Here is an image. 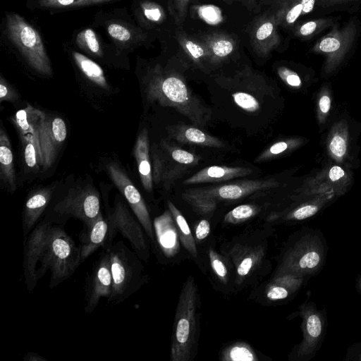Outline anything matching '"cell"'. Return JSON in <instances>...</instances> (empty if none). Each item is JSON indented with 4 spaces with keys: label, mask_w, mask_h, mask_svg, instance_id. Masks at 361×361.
Instances as JSON below:
<instances>
[{
    "label": "cell",
    "mask_w": 361,
    "mask_h": 361,
    "mask_svg": "<svg viewBox=\"0 0 361 361\" xmlns=\"http://www.w3.org/2000/svg\"><path fill=\"white\" fill-rule=\"evenodd\" d=\"M63 225L42 219L24 238L23 269L29 293L49 270V287L53 288L69 279L82 263L80 248Z\"/></svg>",
    "instance_id": "obj_1"
},
{
    "label": "cell",
    "mask_w": 361,
    "mask_h": 361,
    "mask_svg": "<svg viewBox=\"0 0 361 361\" xmlns=\"http://www.w3.org/2000/svg\"><path fill=\"white\" fill-rule=\"evenodd\" d=\"M328 245L318 228L304 226L290 235L280 255L274 274H291L309 279L323 269Z\"/></svg>",
    "instance_id": "obj_2"
},
{
    "label": "cell",
    "mask_w": 361,
    "mask_h": 361,
    "mask_svg": "<svg viewBox=\"0 0 361 361\" xmlns=\"http://www.w3.org/2000/svg\"><path fill=\"white\" fill-rule=\"evenodd\" d=\"M146 94L152 102L175 108L197 126L204 125L210 119L208 111L190 92L182 78L158 66L148 79Z\"/></svg>",
    "instance_id": "obj_3"
},
{
    "label": "cell",
    "mask_w": 361,
    "mask_h": 361,
    "mask_svg": "<svg viewBox=\"0 0 361 361\" xmlns=\"http://www.w3.org/2000/svg\"><path fill=\"white\" fill-rule=\"evenodd\" d=\"M198 290L194 277L184 282L176 309L171 335V361H191L198 341Z\"/></svg>",
    "instance_id": "obj_4"
},
{
    "label": "cell",
    "mask_w": 361,
    "mask_h": 361,
    "mask_svg": "<svg viewBox=\"0 0 361 361\" xmlns=\"http://www.w3.org/2000/svg\"><path fill=\"white\" fill-rule=\"evenodd\" d=\"M111 259L112 291L107 300L114 306L126 300L147 282L142 260L122 240L114 242L108 249Z\"/></svg>",
    "instance_id": "obj_5"
},
{
    "label": "cell",
    "mask_w": 361,
    "mask_h": 361,
    "mask_svg": "<svg viewBox=\"0 0 361 361\" xmlns=\"http://www.w3.org/2000/svg\"><path fill=\"white\" fill-rule=\"evenodd\" d=\"M102 212L99 194L90 185L73 186L63 196L51 201L44 219L55 224L64 225L70 218L87 225Z\"/></svg>",
    "instance_id": "obj_6"
},
{
    "label": "cell",
    "mask_w": 361,
    "mask_h": 361,
    "mask_svg": "<svg viewBox=\"0 0 361 361\" xmlns=\"http://www.w3.org/2000/svg\"><path fill=\"white\" fill-rule=\"evenodd\" d=\"M6 19L7 36L27 63L39 74L51 76V64L37 30L17 13H8Z\"/></svg>",
    "instance_id": "obj_7"
},
{
    "label": "cell",
    "mask_w": 361,
    "mask_h": 361,
    "mask_svg": "<svg viewBox=\"0 0 361 361\" xmlns=\"http://www.w3.org/2000/svg\"><path fill=\"white\" fill-rule=\"evenodd\" d=\"M109 224V235L104 248L109 249L114 243L118 233L130 244L140 258L147 262L150 256V240L144 228L128 204L120 196H116L112 208L106 212Z\"/></svg>",
    "instance_id": "obj_8"
},
{
    "label": "cell",
    "mask_w": 361,
    "mask_h": 361,
    "mask_svg": "<svg viewBox=\"0 0 361 361\" xmlns=\"http://www.w3.org/2000/svg\"><path fill=\"white\" fill-rule=\"evenodd\" d=\"M302 322L301 341L294 346L288 355L290 361H310L320 350L328 326L327 313L324 307L319 309L313 301L306 300L298 311Z\"/></svg>",
    "instance_id": "obj_9"
},
{
    "label": "cell",
    "mask_w": 361,
    "mask_h": 361,
    "mask_svg": "<svg viewBox=\"0 0 361 361\" xmlns=\"http://www.w3.org/2000/svg\"><path fill=\"white\" fill-rule=\"evenodd\" d=\"M356 35V23L350 20L341 27L334 25L314 44L311 51L322 54L325 58L324 74L329 75L340 66L350 51Z\"/></svg>",
    "instance_id": "obj_10"
},
{
    "label": "cell",
    "mask_w": 361,
    "mask_h": 361,
    "mask_svg": "<svg viewBox=\"0 0 361 361\" xmlns=\"http://www.w3.org/2000/svg\"><path fill=\"white\" fill-rule=\"evenodd\" d=\"M111 259L108 249H102L87 275L84 288V312L90 314L102 298L109 299L112 291Z\"/></svg>",
    "instance_id": "obj_11"
},
{
    "label": "cell",
    "mask_w": 361,
    "mask_h": 361,
    "mask_svg": "<svg viewBox=\"0 0 361 361\" xmlns=\"http://www.w3.org/2000/svg\"><path fill=\"white\" fill-rule=\"evenodd\" d=\"M106 169L111 180L124 196L129 207L144 228L151 243L154 242L153 221L151 219L147 205L137 188L116 162L106 165Z\"/></svg>",
    "instance_id": "obj_12"
},
{
    "label": "cell",
    "mask_w": 361,
    "mask_h": 361,
    "mask_svg": "<svg viewBox=\"0 0 361 361\" xmlns=\"http://www.w3.org/2000/svg\"><path fill=\"white\" fill-rule=\"evenodd\" d=\"M66 135L67 129L64 121L60 117L47 114L38 135L41 166L44 171L50 168L55 161Z\"/></svg>",
    "instance_id": "obj_13"
},
{
    "label": "cell",
    "mask_w": 361,
    "mask_h": 361,
    "mask_svg": "<svg viewBox=\"0 0 361 361\" xmlns=\"http://www.w3.org/2000/svg\"><path fill=\"white\" fill-rule=\"evenodd\" d=\"M279 183L273 179L244 180L235 183L189 190L208 200H235L255 192L275 188Z\"/></svg>",
    "instance_id": "obj_14"
},
{
    "label": "cell",
    "mask_w": 361,
    "mask_h": 361,
    "mask_svg": "<svg viewBox=\"0 0 361 361\" xmlns=\"http://www.w3.org/2000/svg\"><path fill=\"white\" fill-rule=\"evenodd\" d=\"M228 259L235 269V282L243 283L260 267L265 256V247L262 244L236 243L227 252Z\"/></svg>",
    "instance_id": "obj_15"
},
{
    "label": "cell",
    "mask_w": 361,
    "mask_h": 361,
    "mask_svg": "<svg viewBox=\"0 0 361 361\" xmlns=\"http://www.w3.org/2000/svg\"><path fill=\"white\" fill-rule=\"evenodd\" d=\"M154 243L166 258L174 257L180 251V238L176 221L169 210L153 221Z\"/></svg>",
    "instance_id": "obj_16"
},
{
    "label": "cell",
    "mask_w": 361,
    "mask_h": 361,
    "mask_svg": "<svg viewBox=\"0 0 361 361\" xmlns=\"http://www.w3.org/2000/svg\"><path fill=\"white\" fill-rule=\"evenodd\" d=\"M108 235L109 224L102 212L90 224L83 225L79 235L82 263L99 247H104Z\"/></svg>",
    "instance_id": "obj_17"
},
{
    "label": "cell",
    "mask_w": 361,
    "mask_h": 361,
    "mask_svg": "<svg viewBox=\"0 0 361 361\" xmlns=\"http://www.w3.org/2000/svg\"><path fill=\"white\" fill-rule=\"evenodd\" d=\"M54 189L45 188L29 195L22 213V230L25 238L41 221L52 200Z\"/></svg>",
    "instance_id": "obj_18"
},
{
    "label": "cell",
    "mask_w": 361,
    "mask_h": 361,
    "mask_svg": "<svg viewBox=\"0 0 361 361\" xmlns=\"http://www.w3.org/2000/svg\"><path fill=\"white\" fill-rule=\"evenodd\" d=\"M46 116L45 112L30 104H27L25 108L18 111L13 116V122L23 142L29 140L35 141L39 158L40 166L42 157L38 135Z\"/></svg>",
    "instance_id": "obj_19"
},
{
    "label": "cell",
    "mask_w": 361,
    "mask_h": 361,
    "mask_svg": "<svg viewBox=\"0 0 361 361\" xmlns=\"http://www.w3.org/2000/svg\"><path fill=\"white\" fill-rule=\"evenodd\" d=\"M277 23L274 16L260 20L251 34V44L262 57L268 56L281 42Z\"/></svg>",
    "instance_id": "obj_20"
},
{
    "label": "cell",
    "mask_w": 361,
    "mask_h": 361,
    "mask_svg": "<svg viewBox=\"0 0 361 361\" xmlns=\"http://www.w3.org/2000/svg\"><path fill=\"white\" fill-rule=\"evenodd\" d=\"M308 279L291 274H274L264 289V295L271 302L294 296Z\"/></svg>",
    "instance_id": "obj_21"
},
{
    "label": "cell",
    "mask_w": 361,
    "mask_h": 361,
    "mask_svg": "<svg viewBox=\"0 0 361 361\" xmlns=\"http://www.w3.org/2000/svg\"><path fill=\"white\" fill-rule=\"evenodd\" d=\"M252 173V169L245 167H229L226 166H210L202 169L186 179L185 185L216 183L244 177Z\"/></svg>",
    "instance_id": "obj_22"
},
{
    "label": "cell",
    "mask_w": 361,
    "mask_h": 361,
    "mask_svg": "<svg viewBox=\"0 0 361 361\" xmlns=\"http://www.w3.org/2000/svg\"><path fill=\"white\" fill-rule=\"evenodd\" d=\"M336 195L324 194L309 198L294 208L278 214L276 219L281 218L284 221H302L307 220L324 209L332 202Z\"/></svg>",
    "instance_id": "obj_23"
},
{
    "label": "cell",
    "mask_w": 361,
    "mask_h": 361,
    "mask_svg": "<svg viewBox=\"0 0 361 361\" xmlns=\"http://www.w3.org/2000/svg\"><path fill=\"white\" fill-rule=\"evenodd\" d=\"M317 0H279L274 17L278 25L289 27L301 16L312 11Z\"/></svg>",
    "instance_id": "obj_24"
},
{
    "label": "cell",
    "mask_w": 361,
    "mask_h": 361,
    "mask_svg": "<svg viewBox=\"0 0 361 361\" xmlns=\"http://www.w3.org/2000/svg\"><path fill=\"white\" fill-rule=\"evenodd\" d=\"M134 156L143 188L146 191L152 192L153 177L149 161V136L146 128H143L137 136L134 147Z\"/></svg>",
    "instance_id": "obj_25"
},
{
    "label": "cell",
    "mask_w": 361,
    "mask_h": 361,
    "mask_svg": "<svg viewBox=\"0 0 361 361\" xmlns=\"http://www.w3.org/2000/svg\"><path fill=\"white\" fill-rule=\"evenodd\" d=\"M328 154L338 162H344L349 154L350 138L348 124L340 121L332 126L326 140Z\"/></svg>",
    "instance_id": "obj_26"
},
{
    "label": "cell",
    "mask_w": 361,
    "mask_h": 361,
    "mask_svg": "<svg viewBox=\"0 0 361 361\" xmlns=\"http://www.w3.org/2000/svg\"><path fill=\"white\" fill-rule=\"evenodd\" d=\"M0 177L11 192L16 190L13 152L9 139L3 128L0 130Z\"/></svg>",
    "instance_id": "obj_27"
},
{
    "label": "cell",
    "mask_w": 361,
    "mask_h": 361,
    "mask_svg": "<svg viewBox=\"0 0 361 361\" xmlns=\"http://www.w3.org/2000/svg\"><path fill=\"white\" fill-rule=\"evenodd\" d=\"M171 133L176 140L183 143L211 147H221L224 146L223 142L218 138L192 126H181L173 127Z\"/></svg>",
    "instance_id": "obj_28"
},
{
    "label": "cell",
    "mask_w": 361,
    "mask_h": 361,
    "mask_svg": "<svg viewBox=\"0 0 361 361\" xmlns=\"http://www.w3.org/2000/svg\"><path fill=\"white\" fill-rule=\"evenodd\" d=\"M206 47L209 58L213 62L219 61L229 56L235 47L234 40L224 34H212L200 41Z\"/></svg>",
    "instance_id": "obj_29"
},
{
    "label": "cell",
    "mask_w": 361,
    "mask_h": 361,
    "mask_svg": "<svg viewBox=\"0 0 361 361\" xmlns=\"http://www.w3.org/2000/svg\"><path fill=\"white\" fill-rule=\"evenodd\" d=\"M72 56L75 64L86 78L104 89L109 88L104 71L96 62L80 52L73 51Z\"/></svg>",
    "instance_id": "obj_30"
},
{
    "label": "cell",
    "mask_w": 361,
    "mask_h": 361,
    "mask_svg": "<svg viewBox=\"0 0 361 361\" xmlns=\"http://www.w3.org/2000/svg\"><path fill=\"white\" fill-rule=\"evenodd\" d=\"M167 205L176 221L180 243L193 257H197L196 241L185 217L173 202L168 201Z\"/></svg>",
    "instance_id": "obj_31"
},
{
    "label": "cell",
    "mask_w": 361,
    "mask_h": 361,
    "mask_svg": "<svg viewBox=\"0 0 361 361\" xmlns=\"http://www.w3.org/2000/svg\"><path fill=\"white\" fill-rule=\"evenodd\" d=\"M222 361H258L259 358L253 348L242 341L226 345L220 352Z\"/></svg>",
    "instance_id": "obj_32"
},
{
    "label": "cell",
    "mask_w": 361,
    "mask_h": 361,
    "mask_svg": "<svg viewBox=\"0 0 361 361\" xmlns=\"http://www.w3.org/2000/svg\"><path fill=\"white\" fill-rule=\"evenodd\" d=\"M328 185L338 195H343L350 184V176L346 171L338 165H332L324 172ZM326 183V184H327Z\"/></svg>",
    "instance_id": "obj_33"
},
{
    "label": "cell",
    "mask_w": 361,
    "mask_h": 361,
    "mask_svg": "<svg viewBox=\"0 0 361 361\" xmlns=\"http://www.w3.org/2000/svg\"><path fill=\"white\" fill-rule=\"evenodd\" d=\"M75 42L78 46L86 52L97 56L102 55L101 44L92 29L86 28L80 31L76 36Z\"/></svg>",
    "instance_id": "obj_34"
},
{
    "label": "cell",
    "mask_w": 361,
    "mask_h": 361,
    "mask_svg": "<svg viewBox=\"0 0 361 361\" xmlns=\"http://www.w3.org/2000/svg\"><path fill=\"white\" fill-rule=\"evenodd\" d=\"M209 261L212 271L218 280L224 285L226 286L230 279V270L228 266V260L219 254L212 247L208 250Z\"/></svg>",
    "instance_id": "obj_35"
},
{
    "label": "cell",
    "mask_w": 361,
    "mask_h": 361,
    "mask_svg": "<svg viewBox=\"0 0 361 361\" xmlns=\"http://www.w3.org/2000/svg\"><path fill=\"white\" fill-rule=\"evenodd\" d=\"M333 24L331 18H317L304 22L295 29V35L302 38H310L319 34Z\"/></svg>",
    "instance_id": "obj_36"
},
{
    "label": "cell",
    "mask_w": 361,
    "mask_h": 361,
    "mask_svg": "<svg viewBox=\"0 0 361 361\" xmlns=\"http://www.w3.org/2000/svg\"><path fill=\"white\" fill-rule=\"evenodd\" d=\"M259 212V208L255 204H241L228 212L224 218V222L230 224H240L252 218Z\"/></svg>",
    "instance_id": "obj_37"
},
{
    "label": "cell",
    "mask_w": 361,
    "mask_h": 361,
    "mask_svg": "<svg viewBox=\"0 0 361 361\" xmlns=\"http://www.w3.org/2000/svg\"><path fill=\"white\" fill-rule=\"evenodd\" d=\"M178 41L183 51L194 61L200 62L203 59L209 58L205 46L199 41H194L183 34H180Z\"/></svg>",
    "instance_id": "obj_38"
},
{
    "label": "cell",
    "mask_w": 361,
    "mask_h": 361,
    "mask_svg": "<svg viewBox=\"0 0 361 361\" xmlns=\"http://www.w3.org/2000/svg\"><path fill=\"white\" fill-rule=\"evenodd\" d=\"M183 198L190 204L194 210L202 215L213 212L216 208V202L199 197L189 190L182 195Z\"/></svg>",
    "instance_id": "obj_39"
},
{
    "label": "cell",
    "mask_w": 361,
    "mask_h": 361,
    "mask_svg": "<svg viewBox=\"0 0 361 361\" xmlns=\"http://www.w3.org/2000/svg\"><path fill=\"white\" fill-rule=\"evenodd\" d=\"M114 0H38L39 7L60 8L104 4Z\"/></svg>",
    "instance_id": "obj_40"
},
{
    "label": "cell",
    "mask_w": 361,
    "mask_h": 361,
    "mask_svg": "<svg viewBox=\"0 0 361 361\" xmlns=\"http://www.w3.org/2000/svg\"><path fill=\"white\" fill-rule=\"evenodd\" d=\"M298 144V140L293 139L275 142L261 153L255 159V162H262L271 159L288 149H293L296 147Z\"/></svg>",
    "instance_id": "obj_41"
},
{
    "label": "cell",
    "mask_w": 361,
    "mask_h": 361,
    "mask_svg": "<svg viewBox=\"0 0 361 361\" xmlns=\"http://www.w3.org/2000/svg\"><path fill=\"white\" fill-rule=\"evenodd\" d=\"M195 11L197 16L209 25H216L224 20L221 10L213 4L197 6Z\"/></svg>",
    "instance_id": "obj_42"
},
{
    "label": "cell",
    "mask_w": 361,
    "mask_h": 361,
    "mask_svg": "<svg viewBox=\"0 0 361 361\" xmlns=\"http://www.w3.org/2000/svg\"><path fill=\"white\" fill-rule=\"evenodd\" d=\"M331 97L329 88L323 87L319 94L317 102V116L320 124H323L329 116L331 109Z\"/></svg>",
    "instance_id": "obj_43"
},
{
    "label": "cell",
    "mask_w": 361,
    "mask_h": 361,
    "mask_svg": "<svg viewBox=\"0 0 361 361\" xmlns=\"http://www.w3.org/2000/svg\"><path fill=\"white\" fill-rule=\"evenodd\" d=\"M109 35L119 44H128L133 39L132 31L121 23H111L107 26Z\"/></svg>",
    "instance_id": "obj_44"
},
{
    "label": "cell",
    "mask_w": 361,
    "mask_h": 361,
    "mask_svg": "<svg viewBox=\"0 0 361 361\" xmlns=\"http://www.w3.org/2000/svg\"><path fill=\"white\" fill-rule=\"evenodd\" d=\"M235 103L243 109L255 112L259 109V103L258 100L251 94L237 92L232 94Z\"/></svg>",
    "instance_id": "obj_45"
},
{
    "label": "cell",
    "mask_w": 361,
    "mask_h": 361,
    "mask_svg": "<svg viewBox=\"0 0 361 361\" xmlns=\"http://www.w3.org/2000/svg\"><path fill=\"white\" fill-rule=\"evenodd\" d=\"M141 8L144 16L153 23H161L165 18L162 8L157 3L146 1L142 3Z\"/></svg>",
    "instance_id": "obj_46"
},
{
    "label": "cell",
    "mask_w": 361,
    "mask_h": 361,
    "mask_svg": "<svg viewBox=\"0 0 361 361\" xmlns=\"http://www.w3.org/2000/svg\"><path fill=\"white\" fill-rule=\"evenodd\" d=\"M24 143L25 144L24 157L27 166L32 169L40 166L39 158L35 141L29 140Z\"/></svg>",
    "instance_id": "obj_47"
},
{
    "label": "cell",
    "mask_w": 361,
    "mask_h": 361,
    "mask_svg": "<svg viewBox=\"0 0 361 361\" xmlns=\"http://www.w3.org/2000/svg\"><path fill=\"white\" fill-rule=\"evenodd\" d=\"M169 151L172 159L179 164L194 165L198 161V158L195 154L184 149L170 147Z\"/></svg>",
    "instance_id": "obj_48"
},
{
    "label": "cell",
    "mask_w": 361,
    "mask_h": 361,
    "mask_svg": "<svg viewBox=\"0 0 361 361\" xmlns=\"http://www.w3.org/2000/svg\"><path fill=\"white\" fill-rule=\"evenodd\" d=\"M278 73L281 80L289 86L300 87L302 85V80L300 76L293 71L282 66L278 68Z\"/></svg>",
    "instance_id": "obj_49"
},
{
    "label": "cell",
    "mask_w": 361,
    "mask_h": 361,
    "mask_svg": "<svg viewBox=\"0 0 361 361\" xmlns=\"http://www.w3.org/2000/svg\"><path fill=\"white\" fill-rule=\"evenodd\" d=\"M189 1L190 0H173V14L178 25H181L185 20Z\"/></svg>",
    "instance_id": "obj_50"
},
{
    "label": "cell",
    "mask_w": 361,
    "mask_h": 361,
    "mask_svg": "<svg viewBox=\"0 0 361 361\" xmlns=\"http://www.w3.org/2000/svg\"><path fill=\"white\" fill-rule=\"evenodd\" d=\"M17 99V94L15 90L1 77L0 80V101L13 102Z\"/></svg>",
    "instance_id": "obj_51"
},
{
    "label": "cell",
    "mask_w": 361,
    "mask_h": 361,
    "mask_svg": "<svg viewBox=\"0 0 361 361\" xmlns=\"http://www.w3.org/2000/svg\"><path fill=\"white\" fill-rule=\"evenodd\" d=\"M210 224L207 219L200 220L195 228V238L200 242L208 237L210 233Z\"/></svg>",
    "instance_id": "obj_52"
},
{
    "label": "cell",
    "mask_w": 361,
    "mask_h": 361,
    "mask_svg": "<svg viewBox=\"0 0 361 361\" xmlns=\"http://www.w3.org/2000/svg\"><path fill=\"white\" fill-rule=\"evenodd\" d=\"M345 361H361V342L350 345L346 350Z\"/></svg>",
    "instance_id": "obj_53"
},
{
    "label": "cell",
    "mask_w": 361,
    "mask_h": 361,
    "mask_svg": "<svg viewBox=\"0 0 361 361\" xmlns=\"http://www.w3.org/2000/svg\"><path fill=\"white\" fill-rule=\"evenodd\" d=\"M357 0H317L316 5L322 7H330L345 4Z\"/></svg>",
    "instance_id": "obj_54"
},
{
    "label": "cell",
    "mask_w": 361,
    "mask_h": 361,
    "mask_svg": "<svg viewBox=\"0 0 361 361\" xmlns=\"http://www.w3.org/2000/svg\"><path fill=\"white\" fill-rule=\"evenodd\" d=\"M23 360H25V361H45V360H47V359L36 353L27 352L25 355V356L23 357Z\"/></svg>",
    "instance_id": "obj_55"
},
{
    "label": "cell",
    "mask_w": 361,
    "mask_h": 361,
    "mask_svg": "<svg viewBox=\"0 0 361 361\" xmlns=\"http://www.w3.org/2000/svg\"><path fill=\"white\" fill-rule=\"evenodd\" d=\"M356 291L361 295V274L358 276L355 283Z\"/></svg>",
    "instance_id": "obj_56"
},
{
    "label": "cell",
    "mask_w": 361,
    "mask_h": 361,
    "mask_svg": "<svg viewBox=\"0 0 361 361\" xmlns=\"http://www.w3.org/2000/svg\"><path fill=\"white\" fill-rule=\"evenodd\" d=\"M224 1H229V0H224Z\"/></svg>",
    "instance_id": "obj_57"
}]
</instances>
